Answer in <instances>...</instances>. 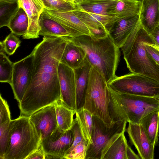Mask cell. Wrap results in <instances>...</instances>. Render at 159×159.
<instances>
[{"label":"cell","instance_id":"6da1fadb","mask_svg":"<svg viewBox=\"0 0 159 159\" xmlns=\"http://www.w3.org/2000/svg\"><path fill=\"white\" fill-rule=\"evenodd\" d=\"M68 40L43 37L34 47L31 81L19 103L20 116L30 117L41 108L61 101L58 69Z\"/></svg>","mask_w":159,"mask_h":159},{"label":"cell","instance_id":"7a4b0ae2","mask_svg":"<svg viewBox=\"0 0 159 159\" xmlns=\"http://www.w3.org/2000/svg\"><path fill=\"white\" fill-rule=\"evenodd\" d=\"M69 40L83 48L85 58L92 67L101 74L107 83L116 76V72L120 60L119 48L108 35L97 39L84 35Z\"/></svg>","mask_w":159,"mask_h":159},{"label":"cell","instance_id":"3957f363","mask_svg":"<svg viewBox=\"0 0 159 159\" xmlns=\"http://www.w3.org/2000/svg\"><path fill=\"white\" fill-rule=\"evenodd\" d=\"M147 44L156 45L139 22L121 48L124 58L131 72L159 81V65L147 52Z\"/></svg>","mask_w":159,"mask_h":159},{"label":"cell","instance_id":"277c9868","mask_svg":"<svg viewBox=\"0 0 159 159\" xmlns=\"http://www.w3.org/2000/svg\"><path fill=\"white\" fill-rule=\"evenodd\" d=\"M107 86L112 122L126 121L139 124L144 116L159 109V97L122 93Z\"/></svg>","mask_w":159,"mask_h":159},{"label":"cell","instance_id":"5b68a950","mask_svg":"<svg viewBox=\"0 0 159 159\" xmlns=\"http://www.w3.org/2000/svg\"><path fill=\"white\" fill-rule=\"evenodd\" d=\"M41 144L29 117L20 116L11 120L9 141L3 159H26Z\"/></svg>","mask_w":159,"mask_h":159},{"label":"cell","instance_id":"8992f818","mask_svg":"<svg viewBox=\"0 0 159 159\" xmlns=\"http://www.w3.org/2000/svg\"><path fill=\"white\" fill-rule=\"evenodd\" d=\"M107 84L104 77L92 67L83 108L104 123L111 124Z\"/></svg>","mask_w":159,"mask_h":159},{"label":"cell","instance_id":"52a82bcc","mask_svg":"<svg viewBox=\"0 0 159 159\" xmlns=\"http://www.w3.org/2000/svg\"><path fill=\"white\" fill-rule=\"evenodd\" d=\"M107 84L111 89L119 93L159 97V81L139 74L131 72L116 76Z\"/></svg>","mask_w":159,"mask_h":159},{"label":"cell","instance_id":"ba28073f","mask_svg":"<svg viewBox=\"0 0 159 159\" xmlns=\"http://www.w3.org/2000/svg\"><path fill=\"white\" fill-rule=\"evenodd\" d=\"M92 133V143L88 147L85 159H101L102 150L107 142L115 134L126 130V121L104 123L93 115Z\"/></svg>","mask_w":159,"mask_h":159},{"label":"cell","instance_id":"9c48e42d","mask_svg":"<svg viewBox=\"0 0 159 159\" xmlns=\"http://www.w3.org/2000/svg\"><path fill=\"white\" fill-rule=\"evenodd\" d=\"M34 59L33 50L30 55L14 63L11 86L14 98L19 103L21 101L32 79Z\"/></svg>","mask_w":159,"mask_h":159},{"label":"cell","instance_id":"30bf717a","mask_svg":"<svg viewBox=\"0 0 159 159\" xmlns=\"http://www.w3.org/2000/svg\"><path fill=\"white\" fill-rule=\"evenodd\" d=\"M74 137L70 129L64 131L58 127L49 136L41 141L46 154L64 156L72 145Z\"/></svg>","mask_w":159,"mask_h":159},{"label":"cell","instance_id":"8fae6325","mask_svg":"<svg viewBox=\"0 0 159 159\" xmlns=\"http://www.w3.org/2000/svg\"><path fill=\"white\" fill-rule=\"evenodd\" d=\"M55 104L41 108L29 117L41 141L50 135L58 127Z\"/></svg>","mask_w":159,"mask_h":159},{"label":"cell","instance_id":"7c38bea8","mask_svg":"<svg viewBox=\"0 0 159 159\" xmlns=\"http://www.w3.org/2000/svg\"><path fill=\"white\" fill-rule=\"evenodd\" d=\"M58 74L61 101L63 104L76 111L75 84L74 69L60 62Z\"/></svg>","mask_w":159,"mask_h":159},{"label":"cell","instance_id":"4fadbf2b","mask_svg":"<svg viewBox=\"0 0 159 159\" xmlns=\"http://www.w3.org/2000/svg\"><path fill=\"white\" fill-rule=\"evenodd\" d=\"M73 11L87 26L91 36L99 39L108 35L107 28L111 21V16L87 12L77 8Z\"/></svg>","mask_w":159,"mask_h":159},{"label":"cell","instance_id":"5bb4252c","mask_svg":"<svg viewBox=\"0 0 159 159\" xmlns=\"http://www.w3.org/2000/svg\"><path fill=\"white\" fill-rule=\"evenodd\" d=\"M126 131L130 142L137 149L140 158L153 159L155 146L150 142L142 126L129 122Z\"/></svg>","mask_w":159,"mask_h":159},{"label":"cell","instance_id":"9a60e30c","mask_svg":"<svg viewBox=\"0 0 159 159\" xmlns=\"http://www.w3.org/2000/svg\"><path fill=\"white\" fill-rule=\"evenodd\" d=\"M139 22V15L120 19L107 28L108 35L116 45L121 48Z\"/></svg>","mask_w":159,"mask_h":159},{"label":"cell","instance_id":"2e32d148","mask_svg":"<svg viewBox=\"0 0 159 159\" xmlns=\"http://www.w3.org/2000/svg\"><path fill=\"white\" fill-rule=\"evenodd\" d=\"M44 11L51 17L69 29L74 37L84 35L91 36L87 26L77 17L73 10L60 11L44 8Z\"/></svg>","mask_w":159,"mask_h":159},{"label":"cell","instance_id":"e0dca14e","mask_svg":"<svg viewBox=\"0 0 159 159\" xmlns=\"http://www.w3.org/2000/svg\"><path fill=\"white\" fill-rule=\"evenodd\" d=\"M20 7L25 11L29 19V25L24 39H37L39 37V19L43 11L44 6L40 0H19Z\"/></svg>","mask_w":159,"mask_h":159},{"label":"cell","instance_id":"ac0fdd59","mask_svg":"<svg viewBox=\"0 0 159 159\" xmlns=\"http://www.w3.org/2000/svg\"><path fill=\"white\" fill-rule=\"evenodd\" d=\"M92 67L85 58L79 66L74 69L75 84L76 111L83 107Z\"/></svg>","mask_w":159,"mask_h":159},{"label":"cell","instance_id":"d6986e66","mask_svg":"<svg viewBox=\"0 0 159 159\" xmlns=\"http://www.w3.org/2000/svg\"><path fill=\"white\" fill-rule=\"evenodd\" d=\"M39 25V35L68 39L74 37L69 29L51 17L44 9L40 16Z\"/></svg>","mask_w":159,"mask_h":159},{"label":"cell","instance_id":"ffe728a7","mask_svg":"<svg viewBox=\"0 0 159 159\" xmlns=\"http://www.w3.org/2000/svg\"><path fill=\"white\" fill-rule=\"evenodd\" d=\"M140 23L150 34L159 24V0H142Z\"/></svg>","mask_w":159,"mask_h":159},{"label":"cell","instance_id":"44dd1931","mask_svg":"<svg viewBox=\"0 0 159 159\" xmlns=\"http://www.w3.org/2000/svg\"><path fill=\"white\" fill-rule=\"evenodd\" d=\"M125 130L115 134L103 148L101 159H126Z\"/></svg>","mask_w":159,"mask_h":159},{"label":"cell","instance_id":"7402d4cb","mask_svg":"<svg viewBox=\"0 0 159 159\" xmlns=\"http://www.w3.org/2000/svg\"><path fill=\"white\" fill-rule=\"evenodd\" d=\"M141 2L135 0H118L114 7L108 12L112 17L107 28L116 22L128 17L139 15Z\"/></svg>","mask_w":159,"mask_h":159},{"label":"cell","instance_id":"603a6c76","mask_svg":"<svg viewBox=\"0 0 159 159\" xmlns=\"http://www.w3.org/2000/svg\"><path fill=\"white\" fill-rule=\"evenodd\" d=\"M85 56V53L83 48L69 39L60 62L74 69L82 63Z\"/></svg>","mask_w":159,"mask_h":159},{"label":"cell","instance_id":"cb8c5ba5","mask_svg":"<svg viewBox=\"0 0 159 159\" xmlns=\"http://www.w3.org/2000/svg\"><path fill=\"white\" fill-rule=\"evenodd\" d=\"M118 0H82L76 4V8L95 14L108 15Z\"/></svg>","mask_w":159,"mask_h":159},{"label":"cell","instance_id":"d4e9b609","mask_svg":"<svg viewBox=\"0 0 159 159\" xmlns=\"http://www.w3.org/2000/svg\"><path fill=\"white\" fill-rule=\"evenodd\" d=\"M159 109L148 114L141 120L139 124L151 143L155 146L158 140L159 126Z\"/></svg>","mask_w":159,"mask_h":159},{"label":"cell","instance_id":"484cf974","mask_svg":"<svg viewBox=\"0 0 159 159\" xmlns=\"http://www.w3.org/2000/svg\"><path fill=\"white\" fill-rule=\"evenodd\" d=\"M75 114L83 137L88 142L89 146L92 143L91 136L93 115L88 110L83 108L76 111Z\"/></svg>","mask_w":159,"mask_h":159},{"label":"cell","instance_id":"4316f807","mask_svg":"<svg viewBox=\"0 0 159 159\" xmlns=\"http://www.w3.org/2000/svg\"><path fill=\"white\" fill-rule=\"evenodd\" d=\"M55 106L58 127L64 131L69 129L74 122L76 111L66 107L61 101L56 103Z\"/></svg>","mask_w":159,"mask_h":159},{"label":"cell","instance_id":"83f0119b","mask_svg":"<svg viewBox=\"0 0 159 159\" xmlns=\"http://www.w3.org/2000/svg\"><path fill=\"white\" fill-rule=\"evenodd\" d=\"M29 25V19L25 10L20 7L10 21L7 27L11 32L16 35H24L27 32Z\"/></svg>","mask_w":159,"mask_h":159},{"label":"cell","instance_id":"f1b7e54d","mask_svg":"<svg viewBox=\"0 0 159 159\" xmlns=\"http://www.w3.org/2000/svg\"><path fill=\"white\" fill-rule=\"evenodd\" d=\"M19 7V1L0 2V28L7 26Z\"/></svg>","mask_w":159,"mask_h":159},{"label":"cell","instance_id":"f546056e","mask_svg":"<svg viewBox=\"0 0 159 159\" xmlns=\"http://www.w3.org/2000/svg\"><path fill=\"white\" fill-rule=\"evenodd\" d=\"M2 45H0V81L11 85L13 64L5 53Z\"/></svg>","mask_w":159,"mask_h":159},{"label":"cell","instance_id":"4dcf8cb0","mask_svg":"<svg viewBox=\"0 0 159 159\" xmlns=\"http://www.w3.org/2000/svg\"><path fill=\"white\" fill-rule=\"evenodd\" d=\"M46 9L60 11H70L76 8V4L64 0H40Z\"/></svg>","mask_w":159,"mask_h":159},{"label":"cell","instance_id":"1f68e13d","mask_svg":"<svg viewBox=\"0 0 159 159\" xmlns=\"http://www.w3.org/2000/svg\"><path fill=\"white\" fill-rule=\"evenodd\" d=\"M89 144L84 140L71 149L67 151L64 156L66 159H85Z\"/></svg>","mask_w":159,"mask_h":159},{"label":"cell","instance_id":"d6a6232c","mask_svg":"<svg viewBox=\"0 0 159 159\" xmlns=\"http://www.w3.org/2000/svg\"><path fill=\"white\" fill-rule=\"evenodd\" d=\"M2 44L5 52L9 55L13 54L20 45L21 41L16 35L11 32L2 41Z\"/></svg>","mask_w":159,"mask_h":159},{"label":"cell","instance_id":"836d02e7","mask_svg":"<svg viewBox=\"0 0 159 159\" xmlns=\"http://www.w3.org/2000/svg\"><path fill=\"white\" fill-rule=\"evenodd\" d=\"M11 120L0 124V159H3L9 138Z\"/></svg>","mask_w":159,"mask_h":159},{"label":"cell","instance_id":"e575fe53","mask_svg":"<svg viewBox=\"0 0 159 159\" xmlns=\"http://www.w3.org/2000/svg\"><path fill=\"white\" fill-rule=\"evenodd\" d=\"M69 129L72 132L74 138L73 144L68 151L72 149L82 141H86L83 137L76 118L74 119L73 123Z\"/></svg>","mask_w":159,"mask_h":159},{"label":"cell","instance_id":"d590c367","mask_svg":"<svg viewBox=\"0 0 159 159\" xmlns=\"http://www.w3.org/2000/svg\"><path fill=\"white\" fill-rule=\"evenodd\" d=\"M9 107L7 101L0 96V124L11 120Z\"/></svg>","mask_w":159,"mask_h":159},{"label":"cell","instance_id":"8d00e7d4","mask_svg":"<svg viewBox=\"0 0 159 159\" xmlns=\"http://www.w3.org/2000/svg\"><path fill=\"white\" fill-rule=\"evenodd\" d=\"M155 45L146 44V49L148 53L159 65V50Z\"/></svg>","mask_w":159,"mask_h":159},{"label":"cell","instance_id":"74e56055","mask_svg":"<svg viewBox=\"0 0 159 159\" xmlns=\"http://www.w3.org/2000/svg\"><path fill=\"white\" fill-rule=\"evenodd\" d=\"M46 155L41 144L38 148L29 155L26 159H45Z\"/></svg>","mask_w":159,"mask_h":159},{"label":"cell","instance_id":"f35d334b","mask_svg":"<svg viewBox=\"0 0 159 159\" xmlns=\"http://www.w3.org/2000/svg\"><path fill=\"white\" fill-rule=\"evenodd\" d=\"M126 159H140L139 156L134 152L131 147L127 144L126 149Z\"/></svg>","mask_w":159,"mask_h":159},{"label":"cell","instance_id":"ab89813d","mask_svg":"<svg viewBox=\"0 0 159 159\" xmlns=\"http://www.w3.org/2000/svg\"><path fill=\"white\" fill-rule=\"evenodd\" d=\"M150 35L154 40L156 45L159 47V24Z\"/></svg>","mask_w":159,"mask_h":159},{"label":"cell","instance_id":"60d3db41","mask_svg":"<svg viewBox=\"0 0 159 159\" xmlns=\"http://www.w3.org/2000/svg\"><path fill=\"white\" fill-rule=\"evenodd\" d=\"M45 159H62L61 157L51 154H46Z\"/></svg>","mask_w":159,"mask_h":159},{"label":"cell","instance_id":"b9f144b4","mask_svg":"<svg viewBox=\"0 0 159 159\" xmlns=\"http://www.w3.org/2000/svg\"><path fill=\"white\" fill-rule=\"evenodd\" d=\"M73 2L75 3L76 4L80 2L82 0H71Z\"/></svg>","mask_w":159,"mask_h":159},{"label":"cell","instance_id":"7bdbcfd3","mask_svg":"<svg viewBox=\"0 0 159 159\" xmlns=\"http://www.w3.org/2000/svg\"><path fill=\"white\" fill-rule=\"evenodd\" d=\"M19 0H0V2H4V1H19Z\"/></svg>","mask_w":159,"mask_h":159},{"label":"cell","instance_id":"ee69618b","mask_svg":"<svg viewBox=\"0 0 159 159\" xmlns=\"http://www.w3.org/2000/svg\"><path fill=\"white\" fill-rule=\"evenodd\" d=\"M66 1H70L73 2L71 0H64Z\"/></svg>","mask_w":159,"mask_h":159},{"label":"cell","instance_id":"f6af8a7d","mask_svg":"<svg viewBox=\"0 0 159 159\" xmlns=\"http://www.w3.org/2000/svg\"><path fill=\"white\" fill-rule=\"evenodd\" d=\"M155 46L159 50V47L157 46L156 45H155Z\"/></svg>","mask_w":159,"mask_h":159},{"label":"cell","instance_id":"bcb514c9","mask_svg":"<svg viewBox=\"0 0 159 159\" xmlns=\"http://www.w3.org/2000/svg\"><path fill=\"white\" fill-rule=\"evenodd\" d=\"M135 0L138 1H140L141 2H142V0Z\"/></svg>","mask_w":159,"mask_h":159}]
</instances>
